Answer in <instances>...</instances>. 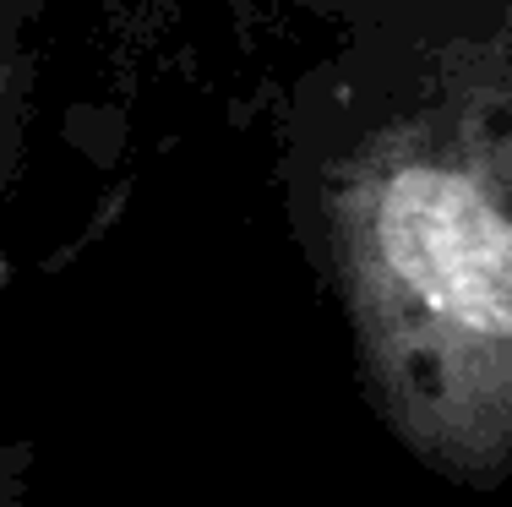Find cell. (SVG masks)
Returning a JSON list of instances; mask_svg holds the SVG:
<instances>
[{
  "label": "cell",
  "instance_id": "obj_1",
  "mask_svg": "<svg viewBox=\"0 0 512 507\" xmlns=\"http://www.w3.org/2000/svg\"><path fill=\"white\" fill-rule=\"evenodd\" d=\"M295 229L393 448L453 491L512 480V22L463 33L295 164Z\"/></svg>",
  "mask_w": 512,
  "mask_h": 507
},
{
  "label": "cell",
  "instance_id": "obj_2",
  "mask_svg": "<svg viewBox=\"0 0 512 507\" xmlns=\"http://www.w3.org/2000/svg\"><path fill=\"white\" fill-rule=\"evenodd\" d=\"M33 475H39V442H0V507H28Z\"/></svg>",
  "mask_w": 512,
  "mask_h": 507
},
{
  "label": "cell",
  "instance_id": "obj_3",
  "mask_svg": "<svg viewBox=\"0 0 512 507\" xmlns=\"http://www.w3.org/2000/svg\"><path fill=\"white\" fill-rule=\"evenodd\" d=\"M11 120H17V28L11 6L0 0V159L11 148Z\"/></svg>",
  "mask_w": 512,
  "mask_h": 507
},
{
  "label": "cell",
  "instance_id": "obj_4",
  "mask_svg": "<svg viewBox=\"0 0 512 507\" xmlns=\"http://www.w3.org/2000/svg\"><path fill=\"white\" fill-rule=\"evenodd\" d=\"M338 6H365V0H338Z\"/></svg>",
  "mask_w": 512,
  "mask_h": 507
}]
</instances>
